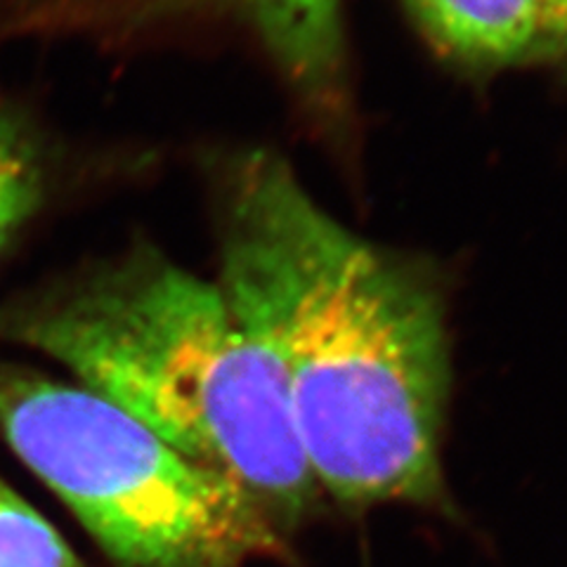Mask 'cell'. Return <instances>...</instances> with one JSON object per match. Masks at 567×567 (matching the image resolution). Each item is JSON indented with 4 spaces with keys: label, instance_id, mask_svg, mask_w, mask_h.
<instances>
[{
    "label": "cell",
    "instance_id": "cell-6",
    "mask_svg": "<svg viewBox=\"0 0 567 567\" xmlns=\"http://www.w3.org/2000/svg\"><path fill=\"white\" fill-rule=\"evenodd\" d=\"M48 189L50 162L39 133L0 102V258L39 216Z\"/></svg>",
    "mask_w": 567,
    "mask_h": 567
},
{
    "label": "cell",
    "instance_id": "cell-5",
    "mask_svg": "<svg viewBox=\"0 0 567 567\" xmlns=\"http://www.w3.org/2000/svg\"><path fill=\"white\" fill-rule=\"evenodd\" d=\"M442 55L473 69L546 58L544 0H404Z\"/></svg>",
    "mask_w": 567,
    "mask_h": 567
},
{
    "label": "cell",
    "instance_id": "cell-3",
    "mask_svg": "<svg viewBox=\"0 0 567 567\" xmlns=\"http://www.w3.org/2000/svg\"><path fill=\"white\" fill-rule=\"evenodd\" d=\"M0 435L121 567H246L281 551L251 496L83 385L0 360Z\"/></svg>",
    "mask_w": 567,
    "mask_h": 567
},
{
    "label": "cell",
    "instance_id": "cell-2",
    "mask_svg": "<svg viewBox=\"0 0 567 567\" xmlns=\"http://www.w3.org/2000/svg\"><path fill=\"white\" fill-rule=\"evenodd\" d=\"M0 341L58 360L177 454L251 496L279 529L315 504L287 385L218 281L133 248L0 300Z\"/></svg>",
    "mask_w": 567,
    "mask_h": 567
},
{
    "label": "cell",
    "instance_id": "cell-1",
    "mask_svg": "<svg viewBox=\"0 0 567 567\" xmlns=\"http://www.w3.org/2000/svg\"><path fill=\"white\" fill-rule=\"evenodd\" d=\"M218 287L287 385L319 492L346 506L445 496V315L414 265L322 208L293 168L251 152L227 185Z\"/></svg>",
    "mask_w": 567,
    "mask_h": 567
},
{
    "label": "cell",
    "instance_id": "cell-4",
    "mask_svg": "<svg viewBox=\"0 0 567 567\" xmlns=\"http://www.w3.org/2000/svg\"><path fill=\"white\" fill-rule=\"evenodd\" d=\"M233 8L251 20L281 69L310 93L341 76L343 0H74L81 20H152L197 8Z\"/></svg>",
    "mask_w": 567,
    "mask_h": 567
},
{
    "label": "cell",
    "instance_id": "cell-8",
    "mask_svg": "<svg viewBox=\"0 0 567 567\" xmlns=\"http://www.w3.org/2000/svg\"><path fill=\"white\" fill-rule=\"evenodd\" d=\"M546 58L567 60V0H544Z\"/></svg>",
    "mask_w": 567,
    "mask_h": 567
},
{
    "label": "cell",
    "instance_id": "cell-7",
    "mask_svg": "<svg viewBox=\"0 0 567 567\" xmlns=\"http://www.w3.org/2000/svg\"><path fill=\"white\" fill-rule=\"evenodd\" d=\"M0 567H85L60 532L0 481Z\"/></svg>",
    "mask_w": 567,
    "mask_h": 567
}]
</instances>
